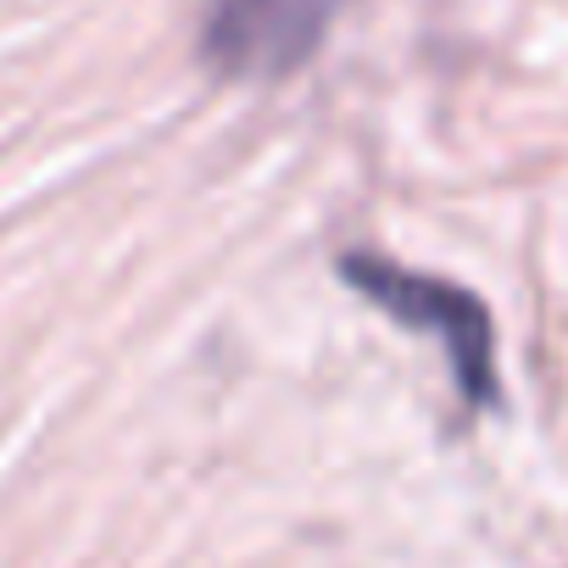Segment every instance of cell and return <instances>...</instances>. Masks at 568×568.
Wrapping results in <instances>:
<instances>
[{"label":"cell","mask_w":568,"mask_h":568,"mask_svg":"<svg viewBox=\"0 0 568 568\" xmlns=\"http://www.w3.org/2000/svg\"><path fill=\"white\" fill-rule=\"evenodd\" d=\"M341 278L363 302L390 313L396 324L435 335L446 346V363H452V379H457L468 413L496 407V390H501L496 385V329H490V313L479 296L457 291L446 278L413 273L390 256H374V251H341Z\"/></svg>","instance_id":"1"},{"label":"cell","mask_w":568,"mask_h":568,"mask_svg":"<svg viewBox=\"0 0 568 568\" xmlns=\"http://www.w3.org/2000/svg\"><path fill=\"white\" fill-rule=\"evenodd\" d=\"M352 0H206L201 57L223 79H291Z\"/></svg>","instance_id":"2"}]
</instances>
